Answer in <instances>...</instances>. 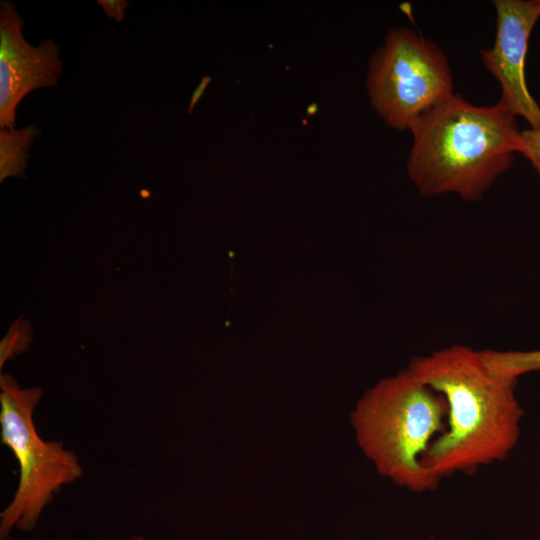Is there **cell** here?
Wrapping results in <instances>:
<instances>
[{"instance_id":"277c9868","label":"cell","mask_w":540,"mask_h":540,"mask_svg":"<svg viewBox=\"0 0 540 540\" xmlns=\"http://www.w3.org/2000/svg\"><path fill=\"white\" fill-rule=\"evenodd\" d=\"M42 395L40 387L21 388L13 376L1 373V443L16 457L20 477L11 502L0 514V540H8L14 527L32 531L62 486L83 475L74 452L38 435L33 412Z\"/></svg>"},{"instance_id":"3957f363","label":"cell","mask_w":540,"mask_h":540,"mask_svg":"<svg viewBox=\"0 0 540 540\" xmlns=\"http://www.w3.org/2000/svg\"><path fill=\"white\" fill-rule=\"evenodd\" d=\"M444 398L408 369L385 378L359 400L352 414L357 441L377 470L413 492L436 487L422 463L434 436L444 431Z\"/></svg>"},{"instance_id":"7a4b0ae2","label":"cell","mask_w":540,"mask_h":540,"mask_svg":"<svg viewBox=\"0 0 540 540\" xmlns=\"http://www.w3.org/2000/svg\"><path fill=\"white\" fill-rule=\"evenodd\" d=\"M407 171L423 197L480 200L521 152L516 116L501 102L477 106L453 93L410 129Z\"/></svg>"},{"instance_id":"5bb4252c","label":"cell","mask_w":540,"mask_h":540,"mask_svg":"<svg viewBox=\"0 0 540 540\" xmlns=\"http://www.w3.org/2000/svg\"><path fill=\"white\" fill-rule=\"evenodd\" d=\"M131 540H146V539L143 536L138 535V536H135L134 538H132Z\"/></svg>"},{"instance_id":"52a82bcc","label":"cell","mask_w":540,"mask_h":540,"mask_svg":"<svg viewBox=\"0 0 540 540\" xmlns=\"http://www.w3.org/2000/svg\"><path fill=\"white\" fill-rule=\"evenodd\" d=\"M24 22L10 1L0 5V127L15 129L16 109L30 92L53 87L63 73L56 42L33 46L23 36Z\"/></svg>"},{"instance_id":"ba28073f","label":"cell","mask_w":540,"mask_h":540,"mask_svg":"<svg viewBox=\"0 0 540 540\" xmlns=\"http://www.w3.org/2000/svg\"><path fill=\"white\" fill-rule=\"evenodd\" d=\"M41 129L29 124L20 129L0 130V181L8 177H25L30 148Z\"/></svg>"},{"instance_id":"9c48e42d","label":"cell","mask_w":540,"mask_h":540,"mask_svg":"<svg viewBox=\"0 0 540 540\" xmlns=\"http://www.w3.org/2000/svg\"><path fill=\"white\" fill-rule=\"evenodd\" d=\"M490 367L496 372L511 378L526 373L540 371V349L530 351L482 350Z\"/></svg>"},{"instance_id":"5b68a950","label":"cell","mask_w":540,"mask_h":540,"mask_svg":"<svg viewBox=\"0 0 540 540\" xmlns=\"http://www.w3.org/2000/svg\"><path fill=\"white\" fill-rule=\"evenodd\" d=\"M366 88L373 108L391 127L410 130L454 93L444 52L407 28L392 29L370 60Z\"/></svg>"},{"instance_id":"8992f818","label":"cell","mask_w":540,"mask_h":540,"mask_svg":"<svg viewBox=\"0 0 540 540\" xmlns=\"http://www.w3.org/2000/svg\"><path fill=\"white\" fill-rule=\"evenodd\" d=\"M496 34L491 48L481 50L482 61L497 79L501 101L530 128L540 127V106L525 79L530 34L540 18V0H495Z\"/></svg>"},{"instance_id":"6da1fadb","label":"cell","mask_w":540,"mask_h":540,"mask_svg":"<svg viewBox=\"0 0 540 540\" xmlns=\"http://www.w3.org/2000/svg\"><path fill=\"white\" fill-rule=\"evenodd\" d=\"M407 369L447 405V429L422 458L437 478L472 473L511 453L523 417L517 379L494 371L481 350L459 344L416 357Z\"/></svg>"},{"instance_id":"4fadbf2b","label":"cell","mask_w":540,"mask_h":540,"mask_svg":"<svg viewBox=\"0 0 540 540\" xmlns=\"http://www.w3.org/2000/svg\"><path fill=\"white\" fill-rule=\"evenodd\" d=\"M207 80H209V78L205 77L203 78L201 84L199 85V87L195 90L194 94H193V97H192V100L190 102V106H189V112H191V110L193 109V106L194 104L197 102V100L199 99V97L201 96L202 92L204 91L206 85H207Z\"/></svg>"},{"instance_id":"8fae6325","label":"cell","mask_w":540,"mask_h":540,"mask_svg":"<svg viewBox=\"0 0 540 540\" xmlns=\"http://www.w3.org/2000/svg\"><path fill=\"white\" fill-rule=\"evenodd\" d=\"M521 154L527 158L540 176V127L522 131Z\"/></svg>"},{"instance_id":"30bf717a","label":"cell","mask_w":540,"mask_h":540,"mask_svg":"<svg viewBox=\"0 0 540 540\" xmlns=\"http://www.w3.org/2000/svg\"><path fill=\"white\" fill-rule=\"evenodd\" d=\"M32 341V326L23 317L17 318L0 342V369L16 355L26 351Z\"/></svg>"},{"instance_id":"7c38bea8","label":"cell","mask_w":540,"mask_h":540,"mask_svg":"<svg viewBox=\"0 0 540 540\" xmlns=\"http://www.w3.org/2000/svg\"><path fill=\"white\" fill-rule=\"evenodd\" d=\"M97 3L103 8L105 14L117 22L124 19L125 11L129 5L126 0H98Z\"/></svg>"}]
</instances>
